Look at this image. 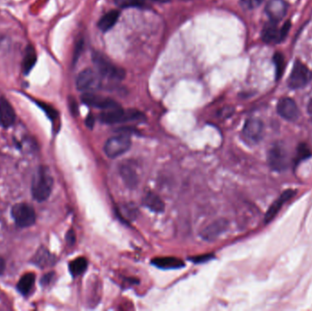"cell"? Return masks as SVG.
I'll list each match as a JSON object with an SVG mask.
<instances>
[{"mask_svg":"<svg viewBox=\"0 0 312 311\" xmlns=\"http://www.w3.org/2000/svg\"><path fill=\"white\" fill-rule=\"evenodd\" d=\"M53 188V178L49 168L41 166L33 176L31 192L34 199L43 202L49 198Z\"/></svg>","mask_w":312,"mask_h":311,"instance_id":"obj_1","label":"cell"},{"mask_svg":"<svg viewBox=\"0 0 312 311\" xmlns=\"http://www.w3.org/2000/svg\"><path fill=\"white\" fill-rule=\"evenodd\" d=\"M144 118V114L137 110H123L121 107H117L111 110H106L101 114V121L106 124H117V123L134 122Z\"/></svg>","mask_w":312,"mask_h":311,"instance_id":"obj_2","label":"cell"},{"mask_svg":"<svg viewBox=\"0 0 312 311\" xmlns=\"http://www.w3.org/2000/svg\"><path fill=\"white\" fill-rule=\"evenodd\" d=\"M92 60L99 72L104 77L117 81H121L125 77L124 70L111 63L103 54L95 52L92 55Z\"/></svg>","mask_w":312,"mask_h":311,"instance_id":"obj_3","label":"cell"},{"mask_svg":"<svg viewBox=\"0 0 312 311\" xmlns=\"http://www.w3.org/2000/svg\"><path fill=\"white\" fill-rule=\"evenodd\" d=\"M312 73L308 67L300 61H296L291 73L287 80V85L291 90L302 89L311 81Z\"/></svg>","mask_w":312,"mask_h":311,"instance_id":"obj_4","label":"cell"},{"mask_svg":"<svg viewBox=\"0 0 312 311\" xmlns=\"http://www.w3.org/2000/svg\"><path fill=\"white\" fill-rule=\"evenodd\" d=\"M131 146L130 136L127 134H119L113 136L104 144V152L110 158H117L129 151Z\"/></svg>","mask_w":312,"mask_h":311,"instance_id":"obj_5","label":"cell"},{"mask_svg":"<svg viewBox=\"0 0 312 311\" xmlns=\"http://www.w3.org/2000/svg\"><path fill=\"white\" fill-rule=\"evenodd\" d=\"M278 23L279 22L269 20L263 27L261 36L265 43H279L287 37V33L290 29V25L285 23L281 28H279Z\"/></svg>","mask_w":312,"mask_h":311,"instance_id":"obj_6","label":"cell"},{"mask_svg":"<svg viewBox=\"0 0 312 311\" xmlns=\"http://www.w3.org/2000/svg\"><path fill=\"white\" fill-rule=\"evenodd\" d=\"M11 216L20 227H29L36 221V213L31 205L26 203H18L13 205Z\"/></svg>","mask_w":312,"mask_h":311,"instance_id":"obj_7","label":"cell"},{"mask_svg":"<svg viewBox=\"0 0 312 311\" xmlns=\"http://www.w3.org/2000/svg\"><path fill=\"white\" fill-rule=\"evenodd\" d=\"M263 123L259 119L251 118L246 121L243 128V136L246 142L251 144H257L262 139Z\"/></svg>","mask_w":312,"mask_h":311,"instance_id":"obj_8","label":"cell"},{"mask_svg":"<svg viewBox=\"0 0 312 311\" xmlns=\"http://www.w3.org/2000/svg\"><path fill=\"white\" fill-rule=\"evenodd\" d=\"M82 103L86 104L88 106L93 107L102 109L103 111L114 109L117 107H120L119 104L114 102L113 100L106 97H103L100 95H96L91 92H85L82 96Z\"/></svg>","mask_w":312,"mask_h":311,"instance_id":"obj_9","label":"cell"},{"mask_svg":"<svg viewBox=\"0 0 312 311\" xmlns=\"http://www.w3.org/2000/svg\"><path fill=\"white\" fill-rule=\"evenodd\" d=\"M268 164L276 171H282L287 167L288 159L287 152L280 145H275L268 152Z\"/></svg>","mask_w":312,"mask_h":311,"instance_id":"obj_10","label":"cell"},{"mask_svg":"<svg viewBox=\"0 0 312 311\" xmlns=\"http://www.w3.org/2000/svg\"><path fill=\"white\" fill-rule=\"evenodd\" d=\"M99 84H100V81H99L97 74L90 69H86V70H82V72H80L77 77V81H76L77 89L79 90H82V91H86V92H88L89 90L98 88Z\"/></svg>","mask_w":312,"mask_h":311,"instance_id":"obj_11","label":"cell"},{"mask_svg":"<svg viewBox=\"0 0 312 311\" xmlns=\"http://www.w3.org/2000/svg\"><path fill=\"white\" fill-rule=\"evenodd\" d=\"M277 111L282 118L287 121H295L299 117V108L294 100L290 98L280 99L277 105Z\"/></svg>","mask_w":312,"mask_h":311,"instance_id":"obj_12","label":"cell"},{"mask_svg":"<svg viewBox=\"0 0 312 311\" xmlns=\"http://www.w3.org/2000/svg\"><path fill=\"white\" fill-rule=\"evenodd\" d=\"M228 226V222L224 218H220L217 221L213 222L211 225L206 226L202 231L201 238L206 241H213L218 238L223 232L226 231Z\"/></svg>","mask_w":312,"mask_h":311,"instance_id":"obj_13","label":"cell"},{"mask_svg":"<svg viewBox=\"0 0 312 311\" xmlns=\"http://www.w3.org/2000/svg\"><path fill=\"white\" fill-rule=\"evenodd\" d=\"M119 170L123 183L128 188L135 189L139 184V176L137 173L134 165L127 162L121 164Z\"/></svg>","mask_w":312,"mask_h":311,"instance_id":"obj_14","label":"cell"},{"mask_svg":"<svg viewBox=\"0 0 312 311\" xmlns=\"http://www.w3.org/2000/svg\"><path fill=\"white\" fill-rule=\"evenodd\" d=\"M287 10V5L284 0H270L266 7V12L270 21L279 22L283 18Z\"/></svg>","mask_w":312,"mask_h":311,"instance_id":"obj_15","label":"cell"},{"mask_svg":"<svg viewBox=\"0 0 312 311\" xmlns=\"http://www.w3.org/2000/svg\"><path fill=\"white\" fill-rule=\"evenodd\" d=\"M16 120L15 111L6 99L0 100V126L9 128L12 126Z\"/></svg>","mask_w":312,"mask_h":311,"instance_id":"obj_16","label":"cell"},{"mask_svg":"<svg viewBox=\"0 0 312 311\" xmlns=\"http://www.w3.org/2000/svg\"><path fill=\"white\" fill-rule=\"evenodd\" d=\"M295 195V192L293 190H287L285 192H282V195L279 197L278 200H276L272 205H271L269 209L267 210V213H266V217H265V222L266 223H269L274 219V217L278 215L279 212V210L282 207V205L287 202V200H289L293 196Z\"/></svg>","mask_w":312,"mask_h":311,"instance_id":"obj_17","label":"cell"},{"mask_svg":"<svg viewBox=\"0 0 312 311\" xmlns=\"http://www.w3.org/2000/svg\"><path fill=\"white\" fill-rule=\"evenodd\" d=\"M33 264L40 266L41 268H45L47 266H52L56 262L55 256L51 254L49 250L44 246H41L38 248L36 254L34 255L32 260Z\"/></svg>","mask_w":312,"mask_h":311,"instance_id":"obj_18","label":"cell"},{"mask_svg":"<svg viewBox=\"0 0 312 311\" xmlns=\"http://www.w3.org/2000/svg\"><path fill=\"white\" fill-rule=\"evenodd\" d=\"M143 204L145 207L154 213H162L164 211V201L154 192H147L143 199Z\"/></svg>","mask_w":312,"mask_h":311,"instance_id":"obj_19","label":"cell"},{"mask_svg":"<svg viewBox=\"0 0 312 311\" xmlns=\"http://www.w3.org/2000/svg\"><path fill=\"white\" fill-rule=\"evenodd\" d=\"M152 265L164 269H172V268H181L185 266L179 258H171V257H164V258H157L152 259Z\"/></svg>","mask_w":312,"mask_h":311,"instance_id":"obj_20","label":"cell"},{"mask_svg":"<svg viewBox=\"0 0 312 311\" xmlns=\"http://www.w3.org/2000/svg\"><path fill=\"white\" fill-rule=\"evenodd\" d=\"M119 16L120 13L117 10H111L110 12L106 13L99 21V29L104 32L110 30L116 24V22L119 20Z\"/></svg>","mask_w":312,"mask_h":311,"instance_id":"obj_21","label":"cell"},{"mask_svg":"<svg viewBox=\"0 0 312 311\" xmlns=\"http://www.w3.org/2000/svg\"><path fill=\"white\" fill-rule=\"evenodd\" d=\"M35 280H36V277H35V275L33 274V273L25 274L20 279V281H18L17 285H16L17 290L22 295H29V293L32 290L33 287H34Z\"/></svg>","mask_w":312,"mask_h":311,"instance_id":"obj_22","label":"cell"},{"mask_svg":"<svg viewBox=\"0 0 312 311\" xmlns=\"http://www.w3.org/2000/svg\"><path fill=\"white\" fill-rule=\"evenodd\" d=\"M37 62V54L36 50L32 46H28L25 53L24 61H23V71L27 75L29 74L33 67L35 66Z\"/></svg>","mask_w":312,"mask_h":311,"instance_id":"obj_23","label":"cell"},{"mask_svg":"<svg viewBox=\"0 0 312 311\" xmlns=\"http://www.w3.org/2000/svg\"><path fill=\"white\" fill-rule=\"evenodd\" d=\"M87 266H88V262H87L86 258H76V259H74L73 261H71L69 265L70 274L72 275L73 277H78L80 275H82L83 272H85Z\"/></svg>","mask_w":312,"mask_h":311,"instance_id":"obj_24","label":"cell"},{"mask_svg":"<svg viewBox=\"0 0 312 311\" xmlns=\"http://www.w3.org/2000/svg\"><path fill=\"white\" fill-rule=\"evenodd\" d=\"M273 62L275 64L276 68V80L281 78L285 70V60L283 55L279 52H277L273 57Z\"/></svg>","mask_w":312,"mask_h":311,"instance_id":"obj_25","label":"cell"},{"mask_svg":"<svg viewBox=\"0 0 312 311\" xmlns=\"http://www.w3.org/2000/svg\"><path fill=\"white\" fill-rule=\"evenodd\" d=\"M120 8H141L144 5V0H114Z\"/></svg>","mask_w":312,"mask_h":311,"instance_id":"obj_26","label":"cell"},{"mask_svg":"<svg viewBox=\"0 0 312 311\" xmlns=\"http://www.w3.org/2000/svg\"><path fill=\"white\" fill-rule=\"evenodd\" d=\"M121 212L123 213V216H124V217H126L127 219H130V220L135 219L137 215H138V210L134 205H131V204L122 206Z\"/></svg>","mask_w":312,"mask_h":311,"instance_id":"obj_27","label":"cell"},{"mask_svg":"<svg viewBox=\"0 0 312 311\" xmlns=\"http://www.w3.org/2000/svg\"><path fill=\"white\" fill-rule=\"evenodd\" d=\"M37 104H38V106L41 107L43 111H45L46 114L48 115L49 119L52 120V121H55V120L57 119V112L54 109L53 107H51L50 105H48V104L43 103H37Z\"/></svg>","mask_w":312,"mask_h":311,"instance_id":"obj_28","label":"cell"},{"mask_svg":"<svg viewBox=\"0 0 312 311\" xmlns=\"http://www.w3.org/2000/svg\"><path fill=\"white\" fill-rule=\"evenodd\" d=\"M263 1L264 0H240V5L244 9L251 10L259 7L262 4Z\"/></svg>","mask_w":312,"mask_h":311,"instance_id":"obj_29","label":"cell"},{"mask_svg":"<svg viewBox=\"0 0 312 311\" xmlns=\"http://www.w3.org/2000/svg\"><path fill=\"white\" fill-rule=\"evenodd\" d=\"M311 154L310 150L308 149V146L306 144H300L298 148V156H297V161H301V160L308 158V156Z\"/></svg>","mask_w":312,"mask_h":311,"instance_id":"obj_30","label":"cell"},{"mask_svg":"<svg viewBox=\"0 0 312 311\" xmlns=\"http://www.w3.org/2000/svg\"><path fill=\"white\" fill-rule=\"evenodd\" d=\"M55 278V273L54 272H49L48 274H46L45 276L42 277L41 282L42 286H49L50 285V283L53 282V279Z\"/></svg>","mask_w":312,"mask_h":311,"instance_id":"obj_31","label":"cell"},{"mask_svg":"<svg viewBox=\"0 0 312 311\" xmlns=\"http://www.w3.org/2000/svg\"><path fill=\"white\" fill-rule=\"evenodd\" d=\"M213 255H202V256H197L191 258V260L196 263H203L205 261H208L210 258H213Z\"/></svg>","mask_w":312,"mask_h":311,"instance_id":"obj_32","label":"cell"},{"mask_svg":"<svg viewBox=\"0 0 312 311\" xmlns=\"http://www.w3.org/2000/svg\"><path fill=\"white\" fill-rule=\"evenodd\" d=\"M66 241L68 243L69 246H73L74 243L76 241V236L72 229H70L67 235H66Z\"/></svg>","mask_w":312,"mask_h":311,"instance_id":"obj_33","label":"cell"},{"mask_svg":"<svg viewBox=\"0 0 312 311\" xmlns=\"http://www.w3.org/2000/svg\"><path fill=\"white\" fill-rule=\"evenodd\" d=\"M82 47H83V42H82V41H79L78 43H77V45H76L75 52H74V62H76L78 61L79 56H80V54L82 52Z\"/></svg>","mask_w":312,"mask_h":311,"instance_id":"obj_34","label":"cell"},{"mask_svg":"<svg viewBox=\"0 0 312 311\" xmlns=\"http://www.w3.org/2000/svg\"><path fill=\"white\" fill-rule=\"evenodd\" d=\"M94 117H93V115L90 113V114L88 115V117H87L86 125L88 127L90 128V129H92V128H93V125H94Z\"/></svg>","mask_w":312,"mask_h":311,"instance_id":"obj_35","label":"cell"},{"mask_svg":"<svg viewBox=\"0 0 312 311\" xmlns=\"http://www.w3.org/2000/svg\"><path fill=\"white\" fill-rule=\"evenodd\" d=\"M70 106L71 112H72L74 115L77 114V112H78V106H77V104L74 102L73 100H70Z\"/></svg>","mask_w":312,"mask_h":311,"instance_id":"obj_36","label":"cell"},{"mask_svg":"<svg viewBox=\"0 0 312 311\" xmlns=\"http://www.w3.org/2000/svg\"><path fill=\"white\" fill-rule=\"evenodd\" d=\"M5 267H6V263L3 258L0 257V276L4 273Z\"/></svg>","mask_w":312,"mask_h":311,"instance_id":"obj_37","label":"cell"},{"mask_svg":"<svg viewBox=\"0 0 312 311\" xmlns=\"http://www.w3.org/2000/svg\"><path fill=\"white\" fill-rule=\"evenodd\" d=\"M308 112H309V113L312 115V99L311 100H310V102L308 103Z\"/></svg>","mask_w":312,"mask_h":311,"instance_id":"obj_38","label":"cell"},{"mask_svg":"<svg viewBox=\"0 0 312 311\" xmlns=\"http://www.w3.org/2000/svg\"><path fill=\"white\" fill-rule=\"evenodd\" d=\"M154 1H159V2H167L169 0H154Z\"/></svg>","mask_w":312,"mask_h":311,"instance_id":"obj_39","label":"cell"}]
</instances>
